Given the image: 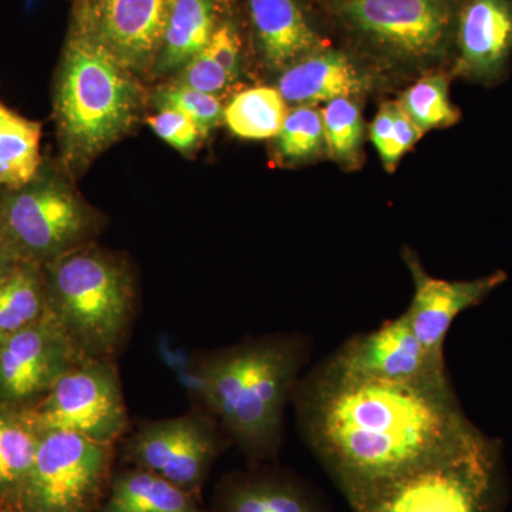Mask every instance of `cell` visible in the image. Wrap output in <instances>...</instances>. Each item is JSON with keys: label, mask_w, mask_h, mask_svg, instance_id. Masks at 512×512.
<instances>
[{"label": "cell", "mask_w": 512, "mask_h": 512, "mask_svg": "<svg viewBox=\"0 0 512 512\" xmlns=\"http://www.w3.org/2000/svg\"><path fill=\"white\" fill-rule=\"evenodd\" d=\"M174 82L198 92L220 97L235 80L225 72L224 67L210 55L205 47L194 59L185 64L180 72L175 73Z\"/></svg>", "instance_id": "cell-29"}, {"label": "cell", "mask_w": 512, "mask_h": 512, "mask_svg": "<svg viewBox=\"0 0 512 512\" xmlns=\"http://www.w3.org/2000/svg\"><path fill=\"white\" fill-rule=\"evenodd\" d=\"M293 396L309 447L350 507L476 429L451 387L340 376L322 366Z\"/></svg>", "instance_id": "cell-1"}, {"label": "cell", "mask_w": 512, "mask_h": 512, "mask_svg": "<svg viewBox=\"0 0 512 512\" xmlns=\"http://www.w3.org/2000/svg\"><path fill=\"white\" fill-rule=\"evenodd\" d=\"M40 433L19 410L0 406V505L13 507L33 463Z\"/></svg>", "instance_id": "cell-22"}, {"label": "cell", "mask_w": 512, "mask_h": 512, "mask_svg": "<svg viewBox=\"0 0 512 512\" xmlns=\"http://www.w3.org/2000/svg\"><path fill=\"white\" fill-rule=\"evenodd\" d=\"M305 355V343L289 335L262 336L195 355L201 409L255 463L278 454L286 403Z\"/></svg>", "instance_id": "cell-2"}, {"label": "cell", "mask_w": 512, "mask_h": 512, "mask_svg": "<svg viewBox=\"0 0 512 512\" xmlns=\"http://www.w3.org/2000/svg\"><path fill=\"white\" fill-rule=\"evenodd\" d=\"M158 110L157 114L148 116L146 121L161 140L184 154L192 153L200 146L204 136L191 117L180 110Z\"/></svg>", "instance_id": "cell-30"}, {"label": "cell", "mask_w": 512, "mask_h": 512, "mask_svg": "<svg viewBox=\"0 0 512 512\" xmlns=\"http://www.w3.org/2000/svg\"><path fill=\"white\" fill-rule=\"evenodd\" d=\"M325 144L322 111L315 106H296L288 111L276 136V151L285 161H305L315 157Z\"/></svg>", "instance_id": "cell-27"}, {"label": "cell", "mask_w": 512, "mask_h": 512, "mask_svg": "<svg viewBox=\"0 0 512 512\" xmlns=\"http://www.w3.org/2000/svg\"><path fill=\"white\" fill-rule=\"evenodd\" d=\"M19 412L37 433L72 431L111 447L124 439L130 426L116 360H83L42 400Z\"/></svg>", "instance_id": "cell-8"}, {"label": "cell", "mask_w": 512, "mask_h": 512, "mask_svg": "<svg viewBox=\"0 0 512 512\" xmlns=\"http://www.w3.org/2000/svg\"><path fill=\"white\" fill-rule=\"evenodd\" d=\"M370 138L375 144L377 153L382 158L384 167L392 171L399 163L396 156V131H394V103H386L380 107L372 127Z\"/></svg>", "instance_id": "cell-32"}, {"label": "cell", "mask_w": 512, "mask_h": 512, "mask_svg": "<svg viewBox=\"0 0 512 512\" xmlns=\"http://www.w3.org/2000/svg\"><path fill=\"white\" fill-rule=\"evenodd\" d=\"M74 2L79 3V2H83V0H74Z\"/></svg>", "instance_id": "cell-35"}, {"label": "cell", "mask_w": 512, "mask_h": 512, "mask_svg": "<svg viewBox=\"0 0 512 512\" xmlns=\"http://www.w3.org/2000/svg\"><path fill=\"white\" fill-rule=\"evenodd\" d=\"M97 512H211L201 495L140 467L117 471Z\"/></svg>", "instance_id": "cell-19"}, {"label": "cell", "mask_w": 512, "mask_h": 512, "mask_svg": "<svg viewBox=\"0 0 512 512\" xmlns=\"http://www.w3.org/2000/svg\"><path fill=\"white\" fill-rule=\"evenodd\" d=\"M288 116L286 101L274 87H252L238 93L224 109V123L234 136L266 140L278 136Z\"/></svg>", "instance_id": "cell-23"}, {"label": "cell", "mask_w": 512, "mask_h": 512, "mask_svg": "<svg viewBox=\"0 0 512 512\" xmlns=\"http://www.w3.org/2000/svg\"><path fill=\"white\" fill-rule=\"evenodd\" d=\"M46 315L83 359L116 360L136 323L138 288L126 256L90 244L42 266Z\"/></svg>", "instance_id": "cell-4"}, {"label": "cell", "mask_w": 512, "mask_h": 512, "mask_svg": "<svg viewBox=\"0 0 512 512\" xmlns=\"http://www.w3.org/2000/svg\"><path fill=\"white\" fill-rule=\"evenodd\" d=\"M207 50L232 79H238L241 73V39L231 20H224L217 25L208 42Z\"/></svg>", "instance_id": "cell-31"}, {"label": "cell", "mask_w": 512, "mask_h": 512, "mask_svg": "<svg viewBox=\"0 0 512 512\" xmlns=\"http://www.w3.org/2000/svg\"><path fill=\"white\" fill-rule=\"evenodd\" d=\"M211 512H328L319 494L301 478L255 467L222 478Z\"/></svg>", "instance_id": "cell-16"}, {"label": "cell", "mask_w": 512, "mask_h": 512, "mask_svg": "<svg viewBox=\"0 0 512 512\" xmlns=\"http://www.w3.org/2000/svg\"><path fill=\"white\" fill-rule=\"evenodd\" d=\"M116 447L72 431L40 433L35 463L13 507L25 512H97L113 478Z\"/></svg>", "instance_id": "cell-7"}, {"label": "cell", "mask_w": 512, "mask_h": 512, "mask_svg": "<svg viewBox=\"0 0 512 512\" xmlns=\"http://www.w3.org/2000/svg\"><path fill=\"white\" fill-rule=\"evenodd\" d=\"M333 9L357 36L407 63L437 59L456 33V0H335Z\"/></svg>", "instance_id": "cell-9"}, {"label": "cell", "mask_w": 512, "mask_h": 512, "mask_svg": "<svg viewBox=\"0 0 512 512\" xmlns=\"http://www.w3.org/2000/svg\"><path fill=\"white\" fill-rule=\"evenodd\" d=\"M175 0H83L74 19L131 72L147 74L163 47Z\"/></svg>", "instance_id": "cell-13"}, {"label": "cell", "mask_w": 512, "mask_h": 512, "mask_svg": "<svg viewBox=\"0 0 512 512\" xmlns=\"http://www.w3.org/2000/svg\"><path fill=\"white\" fill-rule=\"evenodd\" d=\"M413 276L414 293L406 315L421 345L434 359L444 360V343L454 320L484 301L507 275L498 271L471 281H444L424 271L412 252L404 256Z\"/></svg>", "instance_id": "cell-14"}, {"label": "cell", "mask_w": 512, "mask_h": 512, "mask_svg": "<svg viewBox=\"0 0 512 512\" xmlns=\"http://www.w3.org/2000/svg\"><path fill=\"white\" fill-rule=\"evenodd\" d=\"M218 421L207 410L147 421L123 443L121 458L128 466L153 471L201 495L212 466L221 454Z\"/></svg>", "instance_id": "cell-10"}, {"label": "cell", "mask_w": 512, "mask_h": 512, "mask_svg": "<svg viewBox=\"0 0 512 512\" xmlns=\"http://www.w3.org/2000/svg\"><path fill=\"white\" fill-rule=\"evenodd\" d=\"M18 264L19 262H16V259L10 254L8 248L0 241V284L8 278L10 272H12Z\"/></svg>", "instance_id": "cell-33"}, {"label": "cell", "mask_w": 512, "mask_h": 512, "mask_svg": "<svg viewBox=\"0 0 512 512\" xmlns=\"http://www.w3.org/2000/svg\"><path fill=\"white\" fill-rule=\"evenodd\" d=\"M146 100L137 74L73 18L53 96L64 170L79 177L104 151L133 133Z\"/></svg>", "instance_id": "cell-3"}, {"label": "cell", "mask_w": 512, "mask_h": 512, "mask_svg": "<svg viewBox=\"0 0 512 512\" xmlns=\"http://www.w3.org/2000/svg\"><path fill=\"white\" fill-rule=\"evenodd\" d=\"M500 444L474 429L439 456L382 485L353 512H501Z\"/></svg>", "instance_id": "cell-5"}, {"label": "cell", "mask_w": 512, "mask_h": 512, "mask_svg": "<svg viewBox=\"0 0 512 512\" xmlns=\"http://www.w3.org/2000/svg\"><path fill=\"white\" fill-rule=\"evenodd\" d=\"M215 28V0H175L153 73L165 76L180 72L207 47Z\"/></svg>", "instance_id": "cell-20"}, {"label": "cell", "mask_w": 512, "mask_h": 512, "mask_svg": "<svg viewBox=\"0 0 512 512\" xmlns=\"http://www.w3.org/2000/svg\"><path fill=\"white\" fill-rule=\"evenodd\" d=\"M46 315L42 266L18 264L0 284V339L28 328Z\"/></svg>", "instance_id": "cell-24"}, {"label": "cell", "mask_w": 512, "mask_h": 512, "mask_svg": "<svg viewBox=\"0 0 512 512\" xmlns=\"http://www.w3.org/2000/svg\"><path fill=\"white\" fill-rule=\"evenodd\" d=\"M340 376L447 389L446 362L424 349L406 312L350 339L323 365Z\"/></svg>", "instance_id": "cell-11"}, {"label": "cell", "mask_w": 512, "mask_h": 512, "mask_svg": "<svg viewBox=\"0 0 512 512\" xmlns=\"http://www.w3.org/2000/svg\"><path fill=\"white\" fill-rule=\"evenodd\" d=\"M366 80L355 63L339 50H318L281 72L278 90L286 103L316 106L352 99L365 90Z\"/></svg>", "instance_id": "cell-18"}, {"label": "cell", "mask_w": 512, "mask_h": 512, "mask_svg": "<svg viewBox=\"0 0 512 512\" xmlns=\"http://www.w3.org/2000/svg\"><path fill=\"white\" fill-rule=\"evenodd\" d=\"M3 339H0V342H2Z\"/></svg>", "instance_id": "cell-36"}, {"label": "cell", "mask_w": 512, "mask_h": 512, "mask_svg": "<svg viewBox=\"0 0 512 512\" xmlns=\"http://www.w3.org/2000/svg\"><path fill=\"white\" fill-rule=\"evenodd\" d=\"M0 512H25L19 508L9 507V505H0Z\"/></svg>", "instance_id": "cell-34"}, {"label": "cell", "mask_w": 512, "mask_h": 512, "mask_svg": "<svg viewBox=\"0 0 512 512\" xmlns=\"http://www.w3.org/2000/svg\"><path fill=\"white\" fill-rule=\"evenodd\" d=\"M151 100L158 109L183 111L195 121L204 137L224 121L225 107L222 106L220 97L198 92L177 82L157 87Z\"/></svg>", "instance_id": "cell-28"}, {"label": "cell", "mask_w": 512, "mask_h": 512, "mask_svg": "<svg viewBox=\"0 0 512 512\" xmlns=\"http://www.w3.org/2000/svg\"><path fill=\"white\" fill-rule=\"evenodd\" d=\"M256 46L269 69L284 72L302 57L325 49L296 0H248Z\"/></svg>", "instance_id": "cell-17"}, {"label": "cell", "mask_w": 512, "mask_h": 512, "mask_svg": "<svg viewBox=\"0 0 512 512\" xmlns=\"http://www.w3.org/2000/svg\"><path fill=\"white\" fill-rule=\"evenodd\" d=\"M399 104L423 134L434 128L454 126L460 117L448 96L447 79L441 74H431L413 84L403 93Z\"/></svg>", "instance_id": "cell-25"}, {"label": "cell", "mask_w": 512, "mask_h": 512, "mask_svg": "<svg viewBox=\"0 0 512 512\" xmlns=\"http://www.w3.org/2000/svg\"><path fill=\"white\" fill-rule=\"evenodd\" d=\"M59 160L45 158L35 178L18 190H0V241L19 264L46 265L94 244L101 228Z\"/></svg>", "instance_id": "cell-6"}, {"label": "cell", "mask_w": 512, "mask_h": 512, "mask_svg": "<svg viewBox=\"0 0 512 512\" xmlns=\"http://www.w3.org/2000/svg\"><path fill=\"white\" fill-rule=\"evenodd\" d=\"M42 123L0 101V190H18L42 167Z\"/></svg>", "instance_id": "cell-21"}, {"label": "cell", "mask_w": 512, "mask_h": 512, "mask_svg": "<svg viewBox=\"0 0 512 512\" xmlns=\"http://www.w3.org/2000/svg\"><path fill=\"white\" fill-rule=\"evenodd\" d=\"M325 144L330 156L343 165L359 160L363 120L359 107L350 99L329 101L322 110Z\"/></svg>", "instance_id": "cell-26"}, {"label": "cell", "mask_w": 512, "mask_h": 512, "mask_svg": "<svg viewBox=\"0 0 512 512\" xmlns=\"http://www.w3.org/2000/svg\"><path fill=\"white\" fill-rule=\"evenodd\" d=\"M83 360L47 315L6 336L0 342V406L29 409Z\"/></svg>", "instance_id": "cell-12"}, {"label": "cell", "mask_w": 512, "mask_h": 512, "mask_svg": "<svg viewBox=\"0 0 512 512\" xmlns=\"http://www.w3.org/2000/svg\"><path fill=\"white\" fill-rule=\"evenodd\" d=\"M456 42L457 76L487 86L498 82L512 53V0H464Z\"/></svg>", "instance_id": "cell-15"}]
</instances>
